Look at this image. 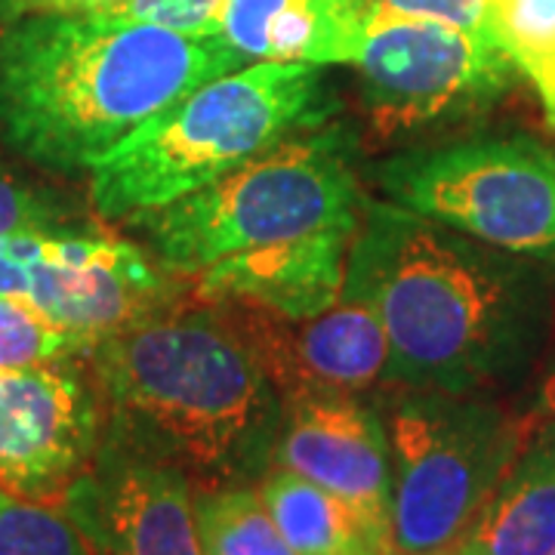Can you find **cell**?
Masks as SVG:
<instances>
[{"mask_svg":"<svg viewBox=\"0 0 555 555\" xmlns=\"http://www.w3.org/2000/svg\"><path fill=\"white\" fill-rule=\"evenodd\" d=\"M343 294L377 309L401 389L481 392L528 364L550 321L537 262L392 201L361 204Z\"/></svg>","mask_w":555,"mask_h":555,"instance_id":"1","label":"cell"},{"mask_svg":"<svg viewBox=\"0 0 555 555\" xmlns=\"http://www.w3.org/2000/svg\"><path fill=\"white\" fill-rule=\"evenodd\" d=\"M244 68L219 35L112 13H43L0 35V137L25 160L90 170L204 80Z\"/></svg>","mask_w":555,"mask_h":555,"instance_id":"2","label":"cell"},{"mask_svg":"<svg viewBox=\"0 0 555 555\" xmlns=\"http://www.w3.org/2000/svg\"><path fill=\"white\" fill-rule=\"evenodd\" d=\"M108 426L201 488L269 473L284 401L222 309H160L90 349Z\"/></svg>","mask_w":555,"mask_h":555,"instance_id":"3","label":"cell"},{"mask_svg":"<svg viewBox=\"0 0 555 555\" xmlns=\"http://www.w3.org/2000/svg\"><path fill=\"white\" fill-rule=\"evenodd\" d=\"M339 115L321 65L257 62L204 80L90 167V204L142 225L284 139Z\"/></svg>","mask_w":555,"mask_h":555,"instance_id":"4","label":"cell"},{"mask_svg":"<svg viewBox=\"0 0 555 555\" xmlns=\"http://www.w3.org/2000/svg\"><path fill=\"white\" fill-rule=\"evenodd\" d=\"M361 204L356 139L324 124L266 149L142 225L167 275L195 278L235 254L331 225H356Z\"/></svg>","mask_w":555,"mask_h":555,"instance_id":"5","label":"cell"},{"mask_svg":"<svg viewBox=\"0 0 555 555\" xmlns=\"http://www.w3.org/2000/svg\"><path fill=\"white\" fill-rule=\"evenodd\" d=\"M383 423L392 555H451L521 454L528 420L478 392L404 389Z\"/></svg>","mask_w":555,"mask_h":555,"instance_id":"6","label":"cell"},{"mask_svg":"<svg viewBox=\"0 0 555 555\" xmlns=\"http://www.w3.org/2000/svg\"><path fill=\"white\" fill-rule=\"evenodd\" d=\"M374 185L398 207L503 254L555 262V149L531 137L460 139L392 155Z\"/></svg>","mask_w":555,"mask_h":555,"instance_id":"7","label":"cell"},{"mask_svg":"<svg viewBox=\"0 0 555 555\" xmlns=\"http://www.w3.org/2000/svg\"><path fill=\"white\" fill-rule=\"evenodd\" d=\"M356 68L361 108L383 142L494 105L516 75L494 40L441 22L371 16Z\"/></svg>","mask_w":555,"mask_h":555,"instance_id":"8","label":"cell"},{"mask_svg":"<svg viewBox=\"0 0 555 555\" xmlns=\"http://www.w3.org/2000/svg\"><path fill=\"white\" fill-rule=\"evenodd\" d=\"M0 297H20L87 337L170 309L173 284L137 244L75 232L0 238Z\"/></svg>","mask_w":555,"mask_h":555,"instance_id":"9","label":"cell"},{"mask_svg":"<svg viewBox=\"0 0 555 555\" xmlns=\"http://www.w3.org/2000/svg\"><path fill=\"white\" fill-rule=\"evenodd\" d=\"M62 509L90 555H204L192 478L112 426Z\"/></svg>","mask_w":555,"mask_h":555,"instance_id":"10","label":"cell"},{"mask_svg":"<svg viewBox=\"0 0 555 555\" xmlns=\"http://www.w3.org/2000/svg\"><path fill=\"white\" fill-rule=\"evenodd\" d=\"M100 392L72 358L0 367V488L60 496L102 444Z\"/></svg>","mask_w":555,"mask_h":555,"instance_id":"11","label":"cell"},{"mask_svg":"<svg viewBox=\"0 0 555 555\" xmlns=\"http://www.w3.org/2000/svg\"><path fill=\"white\" fill-rule=\"evenodd\" d=\"M262 358L281 401L299 396H361L389 383V337L377 309L358 294L321 315L278 318L244 302H222Z\"/></svg>","mask_w":555,"mask_h":555,"instance_id":"12","label":"cell"},{"mask_svg":"<svg viewBox=\"0 0 555 555\" xmlns=\"http://www.w3.org/2000/svg\"><path fill=\"white\" fill-rule=\"evenodd\" d=\"M272 463L339 496L389 540L392 469L377 408L358 396L287 398Z\"/></svg>","mask_w":555,"mask_h":555,"instance_id":"13","label":"cell"},{"mask_svg":"<svg viewBox=\"0 0 555 555\" xmlns=\"http://www.w3.org/2000/svg\"><path fill=\"white\" fill-rule=\"evenodd\" d=\"M356 225H331L219 259L195 275L201 297L294 321L321 315L343 297Z\"/></svg>","mask_w":555,"mask_h":555,"instance_id":"14","label":"cell"},{"mask_svg":"<svg viewBox=\"0 0 555 555\" xmlns=\"http://www.w3.org/2000/svg\"><path fill=\"white\" fill-rule=\"evenodd\" d=\"M371 0H225L217 35L257 62L356 65Z\"/></svg>","mask_w":555,"mask_h":555,"instance_id":"15","label":"cell"},{"mask_svg":"<svg viewBox=\"0 0 555 555\" xmlns=\"http://www.w3.org/2000/svg\"><path fill=\"white\" fill-rule=\"evenodd\" d=\"M553 550L555 451L528 429L521 454L451 555H553Z\"/></svg>","mask_w":555,"mask_h":555,"instance_id":"16","label":"cell"},{"mask_svg":"<svg viewBox=\"0 0 555 555\" xmlns=\"http://www.w3.org/2000/svg\"><path fill=\"white\" fill-rule=\"evenodd\" d=\"M257 491L297 555H392L389 540L371 521L306 478L275 466Z\"/></svg>","mask_w":555,"mask_h":555,"instance_id":"17","label":"cell"},{"mask_svg":"<svg viewBox=\"0 0 555 555\" xmlns=\"http://www.w3.org/2000/svg\"><path fill=\"white\" fill-rule=\"evenodd\" d=\"M491 40L531 83L555 133V0H491Z\"/></svg>","mask_w":555,"mask_h":555,"instance_id":"18","label":"cell"},{"mask_svg":"<svg viewBox=\"0 0 555 555\" xmlns=\"http://www.w3.org/2000/svg\"><path fill=\"white\" fill-rule=\"evenodd\" d=\"M195 516L204 555H297L278 531L259 491L247 485L201 488Z\"/></svg>","mask_w":555,"mask_h":555,"instance_id":"19","label":"cell"},{"mask_svg":"<svg viewBox=\"0 0 555 555\" xmlns=\"http://www.w3.org/2000/svg\"><path fill=\"white\" fill-rule=\"evenodd\" d=\"M96 337L78 334L47 318L20 297H0V367L50 364L90 352Z\"/></svg>","mask_w":555,"mask_h":555,"instance_id":"20","label":"cell"},{"mask_svg":"<svg viewBox=\"0 0 555 555\" xmlns=\"http://www.w3.org/2000/svg\"><path fill=\"white\" fill-rule=\"evenodd\" d=\"M0 555H90L65 509L28 496H0Z\"/></svg>","mask_w":555,"mask_h":555,"instance_id":"21","label":"cell"},{"mask_svg":"<svg viewBox=\"0 0 555 555\" xmlns=\"http://www.w3.org/2000/svg\"><path fill=\"white\" fill-rule=\"evenodd\" d=\"M22 232H75V210L0 160V238Z\"/></svg>","mask_w":555,"mask_h":555,"instance_id":"22","label":"cell"},{"mask_svg":"<svg viewBox=\"0 0 555 555\" xmlns=\"http://www.w3.org/2000/svg\"><path fill=\"white\" fill-rule=\"evenodd\" d=\"M225 0H120L105 10L118 20L145 22L179 35H217V20Z\"/></svg>","mask_w":555,"mask_h":555,"instance_id":"23","label":"cell"},{"mask_svg":"<svg viewBox=\"0 0 555 555\" xmlns=\"http://www.w3.org/2000/svg\"><path fill=\"white\" fill-rule=\"evenodd\" d=\"M491 0H371V20L441 22L466 35L491 40Z\"/></svg>","mask_w":555,"mask_h":555,"instance_id":"24","label":"cell"},{"mask_svg":"<svg viewBox=\"0 0 555 555\" xmlns=\"http://www.w3.org/2000/svg\"><path fill=\"white\" fill-rule=\"evenodd\" d=\"M120 0H10V22L22 16H43V13H105L118 7Z\"/></svg>","mask_w":555,"mask_h":555,"instance_id":"25","label":"cell"},{"mask_svg":"<svg viewBox=\"0 0 555 555\" xmlns=\"http://www.w3.org/2000/svg\"><path fill=\"white\" fill-rule=\"evenodd\" d=\"M528 429H531V436L546 441L555 451V364L546 371V377L540 379L534 414L528 420Z\"/></svg>","mask_w":555,"mask_h":555,"instance_id":"26","label":"cell"},{"mask_svg":"<svg viewBox=\"0 0 555 555\" xmlns=\"http://www.w3.org/2000/svg\"><path fill=\"white\" fill-rule=\"evenodd\" d=\"M0 22H10V0H0Z\"/></svg>","mask_w":555,"mask_h":555,"instance_id":"27","label":"cell"},{"mask_svg":"<svg viewBox=\"0 0 555 555\" xmlns=\"http://www.w3.org/2000/svg\"><path fill=\"white\" fill-rule=\"evenodd\" d=\"M3 494H7V491H3V488H0V496H3Z\"/></svg>","mask_w":555,"mask_h":555,"instance_id":"28","label":"cell"},{"mask_svg":"<svg viewBox=\"0 0 555 555\" xmlns=\"http://www.w3.org/2000/svg\"><path fill=\"white\" fill-rule=\"evenodd\" d=\"M553 555H555V550H553Z\"/></svg>","mask_w":555,"mask_h":555,"instance_id":"29","label":"cell"}]
</instances>
